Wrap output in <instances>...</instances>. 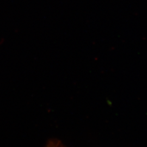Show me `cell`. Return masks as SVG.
<instances>
[{
  "instance_id": "cell-1",
  "label": "cell",
  "mask_w": 147,
  "mask_h": 147,
  "mask_svg": "<svg viewBox=\"0 0 147 147\" xmlns=\"http://www.w3.org/2000/svg\"></svg>"
}]
</instances>
